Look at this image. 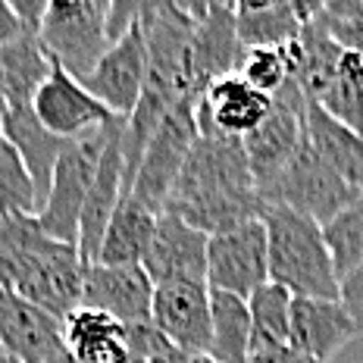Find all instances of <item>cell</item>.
<instances>
[{
  "label": "cell",
  "mask_w": 363,
  "mask_h": 363,
  "mask_svg": "<svg viewBox=\"0 0 363 363\" xmlns=\"http://www.w3.org/2000/svg\"><path fill=\"white\" fill-rule=\"evenodd\" d=\"M172 213L185 216L207 235L232 232L260 219L263 203L245 154V141L225 135H201L169 198Z\"/></svg>",
  "instance_id": "obj_1"
},
{
  "label": "cell",
  "mask_w": 363,
  "mask_h": 363,
  "mask_svg": "<svg viewBox=\"0 0 363 363\" xmlns=\"http://www.w3.org/2000/svg\"><path fill=\"white\" fill-rule=\"evenodd\" d=\"M85 257L44 232L38 216H4L0 223V289H10L41 310L66 320L82 307Z\"/></svg>",
  "instance_id": "obj_2"
},
{
  "label": "cell",
  "mask_w": 363,
  "mask_h": 363,
  "mask_svg": "<svg viewBox=\"0 0 363 363\" xmlns=\"http://www.w3.org/2000/svg\"><path fill=\"white\" fill-rule=\"evenodd\" d=\"M269 241V282L285 285L298 298H338L342 279L316 219L291 207L263 210Z\"/></svg>",
  "instance_id": "obj_3"
},
{
  "label": "cell",
  "mask_w": 363,
  "mask_h": 363,
  "mask_svg": "<svg viewBox=\"0 0 363 363\" xmlns=\"http://www.w3.org/2000/svg\"><path fill=\"white\" fill-rule=\"evenodd\" d=\"M360 198L357 188H351L329 166L326 157L316 150L304 132L298 154L291 157V163L285 166V172L276 179V185L267 191V207H291L298 213L316 219L320 225H326L332 216H338L347 203Z\"/></svg>",
  "instance_id": "obj_4"
},
{
  "label": "cell",
  "mask_w": 363,
  "mask_h": 363,
  "mask_svg": "<svg viewBox=\"0 0 363 363\" xmlns=\"http://www.w3.org/2000/svg\"><path fill=\"white\" fill-rule=\"evenodd\" d=\"M307 107H310L307 91L301 88L298 79H289L272 94V107L267 113V119L251 135L241 138L260 198H267V191L285 172L291 157L298 154L301 138L307 132Z\"/></svg>",
  "instance_id": "obj_5"
},
{
  "label": "cell",
  "mask_w": 363,
  "mask_h": 363,
  "mask_svg": "<svg viewBox=\"0 0 363 363\" xmlns=\"http://www.w3.org/2000/svg\"><path fill=\"white\" fill-rule=\"evenodd\" d=\"M198 138H201L198 101L185 97V101H179L176 107L166 113V119L154 132V138H150L141 169L135 176L132 198L141 201L154 213H163L169 207L176 182L182 179V169H185L188 154H191Z\"/></svg>",
  "instance_id": "obj_6"
},
{
  "label": "cell",
  "mask_w": 363,
  "mask_h": 363,
  "mask_svg": "<svg viewBox=\"0 0 363 363\" xmlns=\"http://www.w3.org/2000/svg\"><path fill=\"white\" fill-rule=\"evenodd\" d=\"M113 125H107L104 132L88 135V138L72 141V145L66 147V154L60 157V163H57L48 201H44L41 210H38V223L44 225V232L60 238V241H66V245L79 247L85 201H88V191H91V182L97 176L101 154H104V147H107Z\"/></svg>",
  "instance_id": "obj_7"
},
{
  "label": "cell",
  "mask_w": 363,
  "mask_h": 363,
  "mask_svg": "<svg viewBox=\"0 0 363 363\" xmlns=\"http://www.w3.org/2000/svg\"><path fill=\"white\" fill-rule=\"evenodd\" d=\"M107 16L110 0H50L38 35L60 66L85 79L110 48Z\"/></svg>",
  "instance_id": "obj_8"
},
{
  "label": "cell",
  "mask_w": 363,
  "mask_h": 363,
  "mask_svg": "<svg viewBox=\"0 0 363 363\" xmlns=\"http://www.w3.org/2000/svg\"><path fill=\"white\" fill-rule=\"evenodd\" d=\"M269 282V241L260 219L238 225L232 232L210 235L207 247V285L213 291H229L251 298Z\"/></svg>",
  "instance_id": "obj_9"
},
{
  "label": "cell",
  "mask_w": 363,
  "mask_h": 363,
  "mask_svg": "<svg viewBox=\"0 0 363 363\" xmlns=\"http://www.w3.org/2000/svg\"><path fill=\"white\" fill-rule=\"evenodd\" d=\"M91 94L107 107L113 116L128 119L138 107L147 85V44L141 26H132L123 38L107 48L97 66L82 79Z\"/></svg>",
  "instance_id": "obj_10"
},
{
  "label": "cell",
  "mask_w": 363,
  "mask_h": 363,
  "mask_svg": "<svg viewBox=\"0 0 363 363\" xmlns=\"http://www.w3.org/2000/svg\"><path fill=\"white\" fill-rule=\"evenodd\" d=\"M32 107L38 113V119L66 141H79L94 132H104V128L119 119L82 85V79H75L57 60H54V69H50V79L35 94Z\"/></svg>",
  "instance_id": "obj_11"
},
{
  "label": "cell",
  "mask_w": 363,
  "mask_h": 363,
  "mask_svg": "<svg viewBox=\"0 0 363 363\" xmlns=\"http://www.w3.org/2000/svg\"><path fill=\"white\" fill-rule=\"evenodd\" d=\"M154 326L169 345L191 354H207L213 342V298L207 282L176 279L154 291Z\"/></svg>",
  "instance_id": "obj_12"
},
{
  "label": "cell",
  "mask_w": 363,
  "mask_h": 363,
  "mask_svg": "<svg viewBox=\"0 0 363 363\" xmlns=\"http://www.w3.org/2000/svg\"><path fill=\"white\" fill-rule=\"evenodd\" d=\"M154 291L157 285L145 267L88 263L82 307L104 310L125 326H145V323H154Z\"/></svg>",
  "instance_id": "obj_13"
},
{
  "label": "cell",
  "mask_w": 363,
  "mask_h": 363,
  "mask_svg": "<svg viewBox=\"0 0 363 363\" xmlns=\"http://www.w3.org/2000/svg\"><path fill=\"white\" fill-rule=\"evenodd\" d=\"M207 247L210 235L191 225L185 216L163 210L157 216V232L147 247V257L141 267L160 282H176V279H194V282H207Z\"/></svg>",
  "instance_id": "obj_14"
},
{
  "label": "cell",
  "mask_w": 363,
  "mask_h": 363,
  "mask_svg": "<svg viewBox=\"0 0 363 363\" xmlns=\"http://www.w3.org/2000/svg\"><path fill=\"white\" fill-rule=\"evenodd\" d=\"M0 351L19 363H50L63 351V320L16 291L0 289Z\"/></svg>",
  "instance_id": "obj_15"
},
{
  "label": "cell",
  "mask_w": 363,
  "mask_h": 363,
  "mask_svg": "<svg viewBox=\"0 0 363 363\" xmlns=\"http://www.w3.org/2000/svg\"><path fill=\"white\" fill-rule=\"evenodd\" d=\"M272 107V94H263L247 85L238 72L223 75L203 91L198 101V125L201 135H225V138H245L267 119Z\"/></svg>",
  "instance_id": "obj_16"
},
{
  "label": "cell",
  "mask_w": 363,
  "mask_h": 363,
  "mask_svg": "<svg viewBox=\"0 0 363 363\" xmlns=\"http://www.w3.org/2000/svg\"><path fill=\"white\" fill-rule=\"evenodd\" d=\"M247 48L238 35V16L229 6H216L203 19H194L191 35V82L198 97L223 75L238 72Z\"/></svg>",
  "instance_id": "obj_17"
},
{
  "label": "cell",
  "mask_w": 363,
  "mask_h": 363,
  "mask_svg": "<svg viewBox=\"0 0 363 363\" xmlns=\"http://www.w3.org/2000/svg\"><path fill=\"white\" fill-rule=\"evenodd\" d=\"M123 128L125 119H119L110 128L107 147L101 154V166L97 176L91 182V191L85 201V213H82V232H79V251L85 257V263H97L104 235L116 207L123 203Z\"/></svg>",
  "instance_id": "obj_18"
},
{
  "label": "cell",
  "mask_w": 363,
  "mask_h": 363,
  "mask_svg": "<svg viewBox=\"0 0 363 363\" xmlns=\"http://www.w3.org/2000/svg\"><path fill=\"white\" fill-rule=\"evenodd\" d=\"M357 338L351 313L338 298H298L291 304V345L313 360L329 363Z\"/></svg>",
  "instance_id": "obj_19"
},
{
  "label": "cell",
  "mask_w": 363,
  "mask_h": 363,
  "mask_svg": "<svg viewBox=\"0 0 363 363\" xmlns=\"http://www.w3.org/2000/svg\"><path fill=\"white\" fill-rule=\"evenodd\" d=\"M0 132L16 145V150L28 166V172H32L35 188H38V210H41V203L48 201V194H50V182H54L60 157L66 154V147H69L72 141L50 132V128L38 119L32 104H13Z\"/></svg>",
  "instance_id": "obj_20"
},
{
  "label": "cell",
  "mask_w": 363,
  "mask_h": 363,
  "mask_svg": "<svg viewBox=\"0 0 363 363\" xmlns=\"http://www.w3.org/2000/svg\"><path fill=\"white\" fill-rule=\"evenodd\" d=\"M63 345L79 363H125L135 357L125 323L94 307H75L66 316Z\"/></svg>",
  "instance_id": "obj_21"
},
{
  "label": "cell",
  "mask_w": 363,
  "mask_h": 363,
  "mask_svg": "<svg viewBox=\"0 0 363 363\" xmlns=\"http://www.w3.org/2000/svg\"><path fill=\"white\" fill-rule=\"evenodd\" d=\"M157 216L160 213L147 210L132 194L123 198V203L116 207V213H113L107 225L97 263H107V267H141L147 257L150 241H154Z\"/></svg>",
  "instance_id": "obj_22"
},
{
  "label": "cell",
  "mask_w": 363,
  "mask_h": 363,
  "mask_svg": "<svg viewBox=\"0 0 363 363\" xmlns=\"http://www.w3.org/2000/svg\"><path fill=\"white\" fill-rule=\"evenodd\" d=\"M54 57L48 54L41 35L26 32L6 48H0V82L13 104H35V94L50 79Z\"/></svg>",
  "instance_id": "obj_23"
},
{
  "label": "cell",
  "mask_w": 363,
  "mask_h": 363,
  "mask_svg": "<svg viewBox=\"0 0 363 363\" xmlns=\"http://www.w3.org/2000/svg\"><path fill=\"white\" fill-rule=\"evenodd\" d=\"M307 135L316 150L329 160L332 169L363 194V135L338 123L313 101L307 107Z\"/></svg>",
  "instance_id": "obj_24"
},
{
  "label": "cell",
  "mask_w": 363,
  "mask_h": 363,
  "mask_svg": "<svg viewBox=\"0 0 363 363\" xmlns=\"http://www.w3.org/2000/svg\"><path fill=\"white\" fill-rule=\"evenodd\" d=\"M210 298H213V342L207 354L216 363H251L254 320L247 298L213 289Z\"/></svg>",
  "instance_id": "obj_25"
},
{
  "label": "cell",
  "mask_w": 363,
  "mask_h": 363,
  "mask_svg": "<svg viewBox=\"0 0 363 363\" xmlns=\"http://www.w3.org/2000/svg\"><path fill=\"white\" fill-rule=\"evenodd\" d=\"M313 104H320L329 116H335L338 123L363 135V54L360 50H345L342 63L335 69V79L329 82V88L316 97Z\"/></svg>",
  "instance_id": "obj_26"
},
{
  "label": "cell",
  "mask_w": 363,
  "mask_h": 363,
  "mask_svg": "<svg viewBox=\"0 0 363 363\" xmlns=\"http://www.w3.org/2000/svg\"><path fill=\"white\" fill-rule=\"evenodd\" d=\"M0 213L38 216V188L26 160L10 138L0 132Z\"/></svg>",
  "instance_id": "obj_27"
},
{
  "label": "cell",
  "mask_w": 363,
  "mask_h": 363,
  "mask_svg": "<svg viewBox=\"0 0 363 363\" xmlns=\"http://www.w3.org/2000/svg\"><path fill=\"white\" fill-rule=\"evenodd\" d=\"M251 320H254V345H279L291 342V304L294 294L279 282H267L251 298Z\"/></svg>",
  "instance_id": "obj_28"
},
{
  "label": "cell",
  "mask_w": 363,
  "mask_h": 363,
  "mask_svg": "<svg viewBox=\"0 0 363 363\" xmlns=\"http://www.w3.org/2000/svg\"><path fill=\"white\" fill-rule=\"evenodd\" d=\"M301 32H304V19L294 13L291 4H282V6H276V10L238 16V35L247 50L251 48H285V44L298 41Z\"/></svg>",
  "instance_id": "obj_29"
},
{
  "label": "cell",
  "mask_w": 363,
  "mask_h": 363,
  "mask_svg": "<svg viewBox=\"0 0 363 363\" xmlns=\"http://www.w3.org/2000/svg\"><path fill=\"white\" fill-rule=\"evenodd\" d=\"M323 235H326L332 260H335L338 279L363 267V194L323 225Z\"/></svg>",
  "instance_id": "obj_30"
},
{
  "label": "cell",
  "mask_w": 363,
  "mask_h": 363,
  "mask_svg": "<svg viewBox=\"0 0 363 363\" xmlns=\"http://www.w3.org/2000/svg\"><path fill=\"white\" fill-rule=\"evenodd\" d=\"M238 75L254 85L263 94H276L291 75V60H289V44L285 48H251L238 66Z\"/></svg>",
  "instance_id": "obj_31"
},
{
  "label": "cell",
  "mask_w": 363,
  "mask_h": 363,
  "mask_svg": "<svg viewBox=\"0 0 363 363\" xmlns=\"http://www.w3.org/2000/svg\"><path fill=\"white\" fill-rule=\"evenodd\" d=\"M179 6L176 0H110V16H107V32H110V44L116 38H123L132 26H141L150 16L163 10Z\"/></svg>",
  "instance_id": "obj_32"
},
{
  "label": "cell",
  "mask_w": 363,
  "mask_h": 363,
  "mask_svg": "<svg viewBox=\"0 0 363 363\" xmlns=\"http://www.w3.org/2000/svg\"><path fill=\"white\" fill-rule=\"evenodd\" d=\"M338 301L345 304V310L351 313L357 335H363V267L347 272L342 279V289H338Z\"/></svg>",
  "instance_id": "obj_33"
},
{
  "label": "cell",
  "mask_w": 363,
  "mask_h": 363,
  "mask_svg": "<svg viewBox=\"0 0 363 363\" xmlns=\"http://www.w3.org/2000/svg\"><path fill=\"white\" fill-rule=\"evenodd\" d=\"M251 363H320V360L298 351L291 342H279V345H254Z\"/></svg>",
  "instance_id": "obj_34"
},
{
  "label": "cell",
  "mask_w": 363,
  "mask_h": 363,
  "mask_svg": "<svg viewBox=\"0 0 363 363\" xmlns=\"http://www.w3.org/2000/svg\"><path fill=\"white\" fill-rule=\"evenodd\" d=\"M32 32V28H26V22L19 19V13L13 10L6 0H0V48H6L10 41H16L19 35Z\"/></svg>",
  "instance_id": "obj_35"
},
{
  "label": "cell",
  "mask_w": 363,
  "mask_h": 363,
  "mask_svg": "<svg viewBox=\"0 0 363 363\" xmlns=\"http://www.w3.org/2000/svg\"><path fill=\"white\" fill-rule=\"evenodd\" d=\"M6 4L19 13V19L26 22V28L38 32V28H41V22H44V16H48L50 0H6Z\"/></svg>",
  "instance_id": "obj_36"
},
{
  "label": "cell",
  "mask_w": 363,
  "mask_h": 363,
  "mask_svg": "<svg viewBox=\"0 0 363 363\" xmlns=\"http://www.w3.org/2000/svg\"><path fill=\"white\" fill-rule=\"evenodd\" d=\"M179 10L188 13L191 19H203L210 10H216V6H229V0H176Z\"/></svg>",
  "instance_id": "obj_37"
},
{
  "label": "cell",
  "mask_w": 363,
  "mask_h": 363,
  "mask_svg": "<svg viewBox=\"0 0 363 363\" xmlns=\"http://www.w3.org/2000/svg\"><path fill=\"white\" fill-rule=\"evenodd\" d=\"M147 363H188V351H182L176 345H166L160 354H154Z\"/></svg>",
  "instance_id": "obj_38"
},
{
  "label": "cell",
  "mask_w": 363,
  "mask_h": 363,
  "mask_svg": "<svg viewBox=\"0 0 363 363\" xmlns=\"http://www.w3.org/2000/svg\"><path fill=\"white\" fill-rule=\"evenodd\" d=\"M50 363H79V360H75L72 354L66 351V345H63V351H60V354H57V357L50 360ZM125 363H147V360H145V357H132V360H125Z\"/></svg>",
  "instance_id": "obj_39"
},
{
  "label": "cell",
  "mask_w": 363,
  "mask_h": 363,
  "mask_svg": "<svg viewBox=\"0 0 363 363\" xmlns=\"http://www.w3.org/2000/svg\"><path fill=\"white\" fill-rule=\"evenodd\" d=\"M6 113H10V97H6L4 82H0V128H4V123H6Z\"/></svg>",
  "instance_id": "obj_40"
},
{
  "label": "cell",
  "mask_w": 363,
  "mask_h": 363,
  "mask_svg": "<svg viewBox=\"0 0 363 363\" xmlns=\"http://www.w3.org/2000/svg\"><path fill=\"white\" fill-rule=\"evenodd\" d=\"M0 363H19V360H16V357H10L6 351H0Z\"/></svg>",
  "instance_id": "obj_41"
},
{
  "label": "cell",
  "mask_w": 363,
  "mask_h": 363,
  "mask_svg": "<svg viewBox=\"0 0 363 363\" xmlns=\"http://www.w3.org/2000/svg\"><path fill=\"white\" fill-rule=\"evenodd\" d=\"M0 223H4V213H0Z\"/></svg>",
  "instance_id": "obj_42"
}]
</instances>
